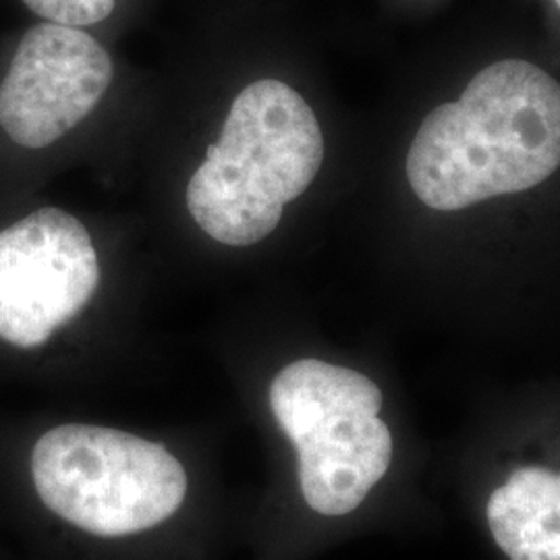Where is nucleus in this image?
Returning a JSON list of instances; mask_svg holds the SVG:
<instances>
[{
	"label": "nucleus",
	"instance_id": "nucleus-1",
	"mask_svg": "<svg viewBox=\"0 0 560 560\" xmlns=\"http://www.w3.org/2000/svg\"><path fill=\"white\" fill-rule=\"evenodd\" d=\"M560 166V85L527 60L480 71L421 122L407 179L428 208L460 210L520 194Z\"/></svg>",
	"mask_w": 560,
	"mask_h": 560
},
{
	"label": "nucleus",
	"instance_id": "nucleus-2",
	"mask_svg": "<svg viewBox=\"0 0 560 560\" xmlns=\"http://www.w3.org/2000/svg\"><path fill=\"white\" fill-rule=\"evenodd\" d=\"M322 161L320 122L300 92L279 80L254 81L189 179V214L222 245H256L279 226L284 206L307 191Z\"/></svg>",
	"mask_w": 560,
	"mask_h": 560
},
{
	"label": "nucleus",
	"instance_id": "nucleus-3",
	"mask_svg": "<svg viewBox=\"0 0 560 560\" xmlns=\"http://www.w3.org/2000/svg\"><path fill=\"white\" fill-rule=\"evenodd\" d=\"M30 469L44 506L98 538L152 529L187 497V471L175 455L159 442L102 425L48 430Z\"/></svg>",
	"mask_w": 560,
	"mask_h": 560
},
{
	"label": "nucleus",
	"instance_id": "nucleus-4",
	"mask_svg": "<svg viewBox=\"0 0 560 560\" xmlns=\"http://www.w3.org/2000/svg\"><path fill=\"white\" fill-rule=\"evenodd\" d=\"M270 407L300 457L307 506L326 517L355 511L393 460V436L381 420L382 390L365 374L322 360L282 368Z\"/></svg>",
	"mask_w": 560,
	"mask_h": 560
},
{
	"label": "nucleus",
	"instance_id": "nucleus-5",
	"mask_svg": "<svg viewBox=\"0 0 560 560\" xmlns=\"http://www.w3.org/2000/svg\"><path fill=\"white\" fill-rule=\"evenodd\" d=\"M101 282L88 229L60 208H40L0 231V339L40 347L73 320Z\"/></svg>",
	"mask_w": 560,
	"mask_h": 560
},
{
	"label": "nucleus",
	"instance_id": "nucleus-6",
	"mask_svg": "<svg viewBox=\"0 0 560 560\" xmlns=\"http://www.w3.org/2000/svg\"><path fill=\"white\" fill-rule=\"evenodd\" d=\"M110 81L113 60L96 38L50 21L34 25L0 83V127L23 148H46L98 106Z\"/></svg>",
	"mask_w": 560,
	"mask_h": 560
},
{
	"label": "nucleus",
	"instance_id": "nucleus-7",
	"mask_svg": "<svg viewBox=\"0 0 560 560\" xmlns=\"http://www.w3.org/2000/svg\"><path fill=\"white\" fill-rule=\"evenodd\" d=\"M486 517L509 560H560V474L517 467L490 494Z\"/></svg>",
	"mask_w": 560,
	"mask_h": 560
},
{
	"label": "nucleus",
	"instance_id": "nucleus-8",
	"mask_svg": "<svg viewBox=\"0 0 560 560\" xmlns=\"http://www.w3.org/2000/svg\"><path fill=\"white\" fill-rule=\"evenodd\" d=\"M42 20L69 27H85L113 15L115 0H21Z\"/></svg>",
	"mask_w": 560,
	"mask_h": 560
},
{
	"label": "nucleus",
	"instance_id": "nucleus-9",
	"mask_svg": "<svg viewBox=\"0 0 560 560\" xmlns=\"http://www.w3.org/2000/svg\"><path fill=\"white\" fill-rule=\"evenodd\" d=\"M555 2H557V7L560 9V0H555Z\"/></svg>",
	"mask_w": 560,
	"mask_h": 560
}]
</instances>
